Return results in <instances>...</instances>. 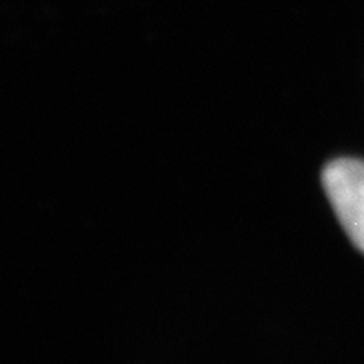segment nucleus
<instances>
[{
	"label": "nucleus",
	"instance_id": "obj_1",
	"mask_svg": "<svg viewBox=\"0 0 364 364\" xmlns=\"http://www.w3.org/2000/svg\"><path fill=\"white\" fill-rule=\"evenodd\" d=\"M323 192L351 244L364 253V162L336 159L321 173Z\"/></svg>",
	"mask_w": 364,
	"mask_h": 364
}]
</instances>
